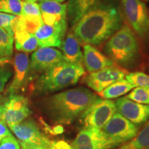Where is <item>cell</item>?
I'll return each mask as SVG.
<instances>
[{
  "mask_svg": "<svg viewBox=\"0 0 149 149\" xmlns=\"http://www.w3.org/2000/svg\"><path fill=\"white\" fill-rule=\"evenodd\" d=\"M14 33L0 28V59L10 57L13 53Z\"/></svg>",
  "mask_w": 149,
  "mask_h": 149,
  "instance_id": "obj_22",
  "label": "cell"
},
{
  "mask_svg": "<svg viewBox=\"0 0 149 149\" xmlns=\"http://www.w3.org/2000/svg\"></svg>",
  "mask_w": 149,
  "mask_h": 149,
  "instance_id": "obj_42",
  "label": "cell"
},
{
  "mask_svg": "<svg viewBox=\"0 0 149 149\" xmlns=\"http://www.w3.org/2000/svg\"><path fill=\"white\" fill-rule=\"evenodd\" d=\"M0 149H21L18 141L14 136L8 135L0 142Z\"/></svg>",
  "mask_w": 149,
  "mask_h": 149,
  "instance_id": "obj_31",
  "label": "cell"
},
{
  "mask_svg": "<svg viewBox=\"0 0 149 149\" xmlns=\"http://www.w3.org/2000/svg\"><path fill=\"white\" fill-rule=\"evenodd\" d=\"M146 90H147V92H148V94L149 95V88H146Z\"/></svg>",
  "mask_w": 149,
  "mask_h": 149,
  "instance_id": "obj_38",
  "label": "cell"
},
{
  "mask_svg": "<svg viewBox=\"0 0 149 149\" xmlns=\"http://www.w3.org/2000/svg\"><path fill=\"white\" fill-rule=\"evenodd\" d=\"M115 102L98 99L81 115L84 128L101 130L116 113Z\"/></svg>",
  "mask_w": 149,
  "mask_h": 149,
  "instance_id": "obj_7",
  "label": "cell"
},
{
  "mask_svg": "<svg viewBox=\"0 0 149 149\" xmlns=\"http://www.w3.org/2000/svg\"><path fill=\"white\" fill-rule=\"evenodd\" d=\"M126 79L135 87L149 88V75L142 72L128 73L126 75Z\"/></svg>",
  "mask_w": 149,
  "mask_h": 149,
  "instance_id": "obj_27",
  "label": "cell"
},
{
  "mask_svg": "<svg viewBox=\"0 0 149 149\" xmlns=\"http://www.w3.org/2000/svg\"><path fill=\"white\" fill-rule=\"evenodd\" d=\"M19 142V141H18ZM21 149H53V146H40V145H31L19 142Z\"/></svg>",
  "mask_w": 149,
  "mask_h": 149,
  "instance_id": "obj_33",
  "label": "cell"
},
{
  "mask_svg": "<svg viewBox=\"0 0 149 149\" xmlns=\"http://www.w3.org/2000/svg\"><path fill=\"white\" fill-rule=\"evenodd\" d=\"M110 142L115 147L130 141L138 133L135 124L116 112L101 129Z\"/></svg>",
  "mask_w": 149,
  "mask_h": 149,
  "instance_id": "obj_5",
  "label": "cell"
},
{
  "mask_svg": "<svg viewBox=\"0 0 149 149\" xmlns=\"http://www.w3.org/2000/svg\"><path fill=\"white\" fill-rule=\"evenodd\" d=\"M1 100H2V97H1V95H0V102H1Z\"/></svg>",
  "mask_w": 149,
  "mask_h": 149,
  "instance_id": "obj_39",
  "label": "cell"
},
{
  "mask_svg": "<svg viewBox=\"0 0 149 149\" xmlns=\"http://www.w3.org/2000/svg\"><path fill=\"white\" fill-rule=\"evenodd\" d=\"M100 99L84 87H77L48 97L43 104L44 111L57 124H70L81 116Z\"/></svg>",
  "mask_w": 149,
  "mask_h": 149,
  "instance_id": "obj_2",
  "label": "cell"
},
{
  "mask_svg": "<svg viewBox=\"0 0 149 149\" xmlns=\"http://www.w3.org/2000/svg\"><path fill=\"white\" fill-rule=\"evenodd\" d=\"M28 99L23 95L9 94L0 113V120L9 126L25 120L31 114Z\"/></svg>",
  "mask_w": 149,
  "mask_h": 149,
  "instance_id": "obj_8",
  "label": "cell"
},
{
  "mask_svg": "<svg viewBox=\"0 0 149 149\" xmlns=\"http://www.w3.org/2000/svg\"><path fill=\"white\" fill-rule=\"evenodd\" d=\"M126 97L137 103L149 105V95L146 88L137 87L132 91Z\"/></svg>",
  "mask_w": 149,
  "mask_h": 149,
  "instance_id": "obj_28",
  "label": "cell"
},
{
  "mask_svg": "<svg viewBox=\"0 0 149 149\" xmlns=\"http://www.w3.org/2000/svg\"><path fill=\"white\" fill-rule=\"evenodd\" d=\"M53 149H71V147L68 143L64 141H55L54 143Z\"/></svg>",
  "mask_w": 149,
  "mask_h": 149,
  "instance_id": "obj_34",
  "label": "cell"
},
{
  "mask_svg": "<svg viewBox=\"0 0 149 149\" xmlns=\"http://www.w3.org/2000/svg\"><path fill=\"white\" fill-rule=\"evenodd\" d=\"M22 10V0H0V12L20 16Z\"/></svg>",
  "mask_w": 149,
  "mask_h": 149,
  "instance_id": "obj_26",
  "label": "cell"
},
{
  "mask_svg": "<svg viewBox=\"0 0 149 149\" xmlns=\"http://www.w3.org/2000/svg\"><path fill=\"white\" fill-rule=\"evenodd\" d=\"M117 111L135 125H141L149 120V106L137 103L126 97L115 102Z\"/></svg>",
  "mask_w": 149,
  "mask_h": 149,
  "instance_id": "obj_13",
  "label": "cell"
},
{
  "mask_svg": "<svg viewBox=\"0 0 149 149\" xmlns=\"http://www.w3.org/2000/svg\"><path fill=\"white\" fill-rule=\"evenodd\" d=\"M17 19V16L14 15L0 12V28L13 31Z\"/></svg>",
  "mask_w": 149,
  "mask_h": 149,
  "instance_id": "obj_30",
  "label": "cell"
},
{
  "mask_svg": "<svg viewBox=\"0 0 149 149\" xmlns=\"http://www.w3.org/2000/svg\"><path fill=\"white\" fill-rule=\"evenodd\" d=\"M64 132V128L62 126L57 125L53 128V130H52V133L55 134V135H57V134H61Z\"/></svg>",
  "mask_w": 149,
  "mask_h": 149,
  "instance_id": "obj_35",
  "label": "cell"
},
{
  "mask_svg": "<svg viewBox=\"0 0 149 149\" xmlns=\"http://www.w3.org/2000/svg\"><path fill=\"white\" fill-rule=\"evenodd\" d=\"M84 72L81 64L64 60L40 74L31 88L32 92L44 95L72 86L77 83Z\"/></svg>",
  "mask_w": 149,
  "mask_h": 149,
  "instance_id": "obj_3",
  "label": "cell"
},
{
  "mask_svg": "<svg viewBox=\"0 0 149 149\" xmlns=\"http://www.w3.org/2000/svg\"><path fill=\"white\" fill-rule=\"evenodd\" d=\"M102 0H69L66 6V14L72 26Z\"/></svg>",
  "mask_w": 149,
  "mask_h": 149,
  "instance_id": "obj_18",
  "label": "cell"
},
{
  "mask_svg": "<svg viewBox=\"0 0 149 149\" xmlns=\"http://www.w3.org/2000/svg\"><path fill=\"white\" fill-rule=\"evenodd\" d=\"M144 1H149V0H144Z\"/></svg>",
  "mask_w": 149,
  "mask_h": 149,
  "instance_id": "obj_41",
  "label": "cell"
},
{
  "mask_svg": "<svg viewBox=\"0 0 149 149\" xmlns=\"http://www.w3.org/2000/svg\"><path fill=\"white\" fill-rule=\"evenodd\" d=\"M135 88L126 79H121L112 84L100 93V96L106 100L114 99L124 95Z\"/></svg>",
  "mask_w": 149,
  "mask_h": 149,
  "instance_id": "obj_20",
  "label": "cell"
},
{
  "mask_svg": "<svg viewBox=\"0 0 149 149\" xmlns=\"http://www.w3.org/2000/svg\"><path fill=\"white\" fill-rule=\"evenodd\" d=\"M104 51L114 63L129 66L139 57V45L135 34L127 24L122 25L108 40Z\"/></svg>",
  "mask_w": 149,
  "mask_h": 149,
  "instance_id": "obj_4",
  "label": "cell"
},
{
  "mask_svg": "<svg viewBox=\"0 0 149 149\" xmlns=\"http://www.w3.org/2000/svg\"><path fill=\"white\" fill-rule=\"evenodd\" d=\"M66 26H52L43 24L35 32L40 47H60L67 31Z\"/></svg>",
  "mask_w": 149,
  "mask_h": 149,
  "instance_id": "obj_15",
  "label": "cell"
},
{
  "mask_svg": "<svg viewBox=\"0 0 149 149\" xmlns=\"http://www.w3.org/2000/svg\"><path fill=\"white\" fill-rule=\"evenodd\" d=\"M123 13L139 37L149 38V14L141 0H122Z\"/></svg>",
  "mask_w": 149,
  "mask_h": 149,
  "instance_id": "obj_6",
  "label": "cell"
},
{
  "mask_svg": "<svg viewBox=\"0 0 149 149\" xmlns=\"http://www.w3.org/2000/svg\"><path fill=\"white\" fill-rule=\"evenodd\" d=\"M9 128L17 137L19 142L40 146H53L55 143L40 131L35 121L31 119H26Z\"/></svg>",
  "mask_w": 149,
  "mask_h": 149,
  "instance_id": "obj_10",
  "label": "cell"
},
{
  "mask_svg": "<svg viewBox=\"0 0 149 149\" xmlns=\"http://www.w3.org/2000/svg\"><path fill=\"white\" fill-rule=\"evenodd\" d=\"M119 149H149V121L133 139Z\"/></svg>",
  "mask_w": 149,
  "mask_h": 149,
  "instance_id": "obj_23",
  "label": "cell"
},
{
  "mask_svg": "<svg viewBox=\"0 0 149 149\" xmlns=\"http://www.w3.org/2000/svg\"><path fill=\"white\" fill-rule=\"evenodd\" d=\"M15 46L17 51L28 53L36 51L39 43L34 34L22 31L14 32Z\"/></svg>",
  "mask_w": 149,
  "mask_h": 149,
  "instance_id": "obj_19",
  "label": "cell"
},
{
  "mask_svg": "<svg viewBox=\"0 0 149 149\" xmlns=\"http://www.w3.org/2000/svg\"><path fill=\"white\" fill-rule=\"evenodd\" d=\"M11 135L12 134H11L8 128L7 127L6 124L5 122H3L2 120H0V142L6 136Z\"/></svg>",
  "mask_w": 149,
  "mask_h": 149,
  "instance_id": "obj_32",
  "label": "cell"
},
{
  "mask_svg": "<svg viewBox=\"0 0 149 149\" xmlns=\"http://www.w3.org/2000/svg\"><path fill=\"white\" fill-rule=\"evenodd\" d=\"M10 63V57L0 59V93L4 91L6 84L13 75V70Z\"/></svg>",
  "mask_w": 149,
  "mask_h": 149,
  "instance_id": "obj_25",
  "label": "cell"
},
{
  "mask_svg": "<svg viewBox=\"0 0 149 149\" xmlns=\"http://www.w3.org/2000/svg\"><path fill=\"white\" fill-rule=\"evenodd\" d=\"M126 74L127 70L115 65L91 72L84 79V81L93 90L100 93L112 84L124 79Z\"/></svg>",
  "mask_w": 149,
  "mask_h": 149,
  "instance_id": "obj_11",
  "label": "cell"
},
{
  "mask_svg": "<svg viewBox=\"0 0 149 149\" xmlns=\"http://www.w3.org/2000/svg\"><path fill=\"white\" fill-rule=\"evenodd\" d=\"M79 42L73 33H68L62 41L60 48L62 51L64 58L70 63H75L82 65L84 55L80 49Z\"/></svg>",
  "mask_w": 149,
  "mask_h": 149,
  "instance_id": "obj_17",
  "label": "cell"
},
{
  "mask_svg": "<svg viewBox=\"0 0 149 149\" xmlns=\"http://www.w3.org/2000/svg\"><path fill=\"white\" fill-rule=\"evenodd\" d=\"M123 25L122 15L116 6L102 0L72 26L73 34L81 44L100 45Z\"/></svg>",
  "mask_w": 149,
  "mask_h": 149,
  "instance_id": "obj_1",
  "label": "cell"
},
{
  "mask_svg": "<svg viewBox=\"0 0 149 149\" xmlns=\"http://www.w3.org/2000/svg\"><path fill=\"white\" fill-rule=\"evenodd\" d=\"M41 13L66 15V4H61L54 0H44L39 3Z\"/></svg>",
  "mask_w": 149,
  "mask_h": 149,
  "instance_id": "obj_24",
  "label": "cell"
},
{
  "mask_svg": "<svg viewBox=\"0 0 149 149\" xmlns=\"http://www.w3.org/2000/svg\"><path fill=\"white\" fill-rule=\"evenodd\" d=\"M65 60L61 51L52 47H41L32 54L30 60L29 79L50 69Z\"/></svg>",
  "mask_w": 149,
  "mask_h": 149,
  "instance_id": "obj_9",
  "label": "cell"
},
{
  "mask_svg": "<svg viewBox=\"0 0 149 149\" xmlns=\"http://www.w3.org/2000/svg\"><path fill=\"white\" fill-rule=\"evenodd\" d=\"M44 24L41 17L33 16H17V21L15 24L13 33L15 31H22L25 32L35 34L41 26Z\"/></svg>",
  "mask_w": 149,
  "mask_h": 149,
  "instance_id": "obj_21",
  "label": "cell"
},
{
  "mask_svg": "<svg viewBox=\"0 0 149 149\" xmlns=\"http://www.w3.org/2000/svg\"><path fill=\"white\" fill-rule=\"evenodd\" d=\"M14 76L8 89L9 94H15L24 86L29 80L30 60L27 53H17L13 60Z\"/></svg>",
  "mask_w": 149,
  "mask_h": 149,
  "instance_id": "obj_14",
  "label": "cell"
},
{
  "mask_svg": "<svg viewBox=\"0 0 149 149\" xmlns=\"http://www.w3.org/2000/svg\"><path fill=\"white\" fill-rule=\"evenodd\" d=\"M22 16L41 17V11L39 3L33 0H24L22 1Z\"/></svg>",
  "mask_w": 149,
  "mask_h": 149,
  "instance_id": "obj_29",
  "label": "cell"
},
{
  "mask_svg": "<svg viewBox=\"0 0 149 149\" xmlns=\"http://www.w3.org/2000/svg\"><path fill=\"white\" fill-rule=\"evenodd\" d=\"M84 64L89 72L115 66V63L109 57H106L97 49L88 44L84 46Z\"/></svg>",
  "mask_w": 149,
  "mask_h": 149,
  "instance_id": "obj_16",
  "label": "cell"
},
{
  "mask_svg": "<svg viewBox=\"0 0 149 149\" xmlns=\"http://www.w3.org/2000/svg\"><path fill=\"white\" fill-rule=\"evenodd\" d=\"M54 1H57V2H59V3H61V2H64V1H66V0H54Z\"/></svg>",
  "mask_w": 149,
  "mask_h": 149,
  "instance_id": "obj_36",
  "label": "cell"
},
{
  "mask_svg": "<svg viewBox=\"0 0 149 149\" xmlns=\"http://www.w3.org/2000/svg\"><path fill=\"white\" fill-rule=\"evenodd\" d=\"M1 110H2V105H1V104H0V113H1Z\"/></svg>",
  "mask_w": 149,
  "mask_h": 149,
  "instance_id": "obj_37",
  "label": "cell"
},
{
  "mask_svg": "<svg viewBox=\"0 0 149 149\" xmlns=\"http://www.w3.org/2000/svg\"><path fill=\"white\" fill-rule=\"evenodd\" d=\"M71 149H110L115 148L101 130L84 128L70 145Z\"/></svg>",
  "mask_w": 149,
  "mask_h": 149,
  "instance_id": "obj_12",
  "label": "cell"
},
{
  "mask_svg": "<svg viewBox=\"0 0 149 149\" xmlns=\"http://www.w3.org/2000/svg\"><path fill=\"white\" fill-rule=\"evenodd\" d=\"M33 1H44V0H33Z\"/></svg>",
  "mask_w": 149,
  "mask_h": 149,
  "instance_id": "obj_40",
  "label": "cell"
}]
</instances>
